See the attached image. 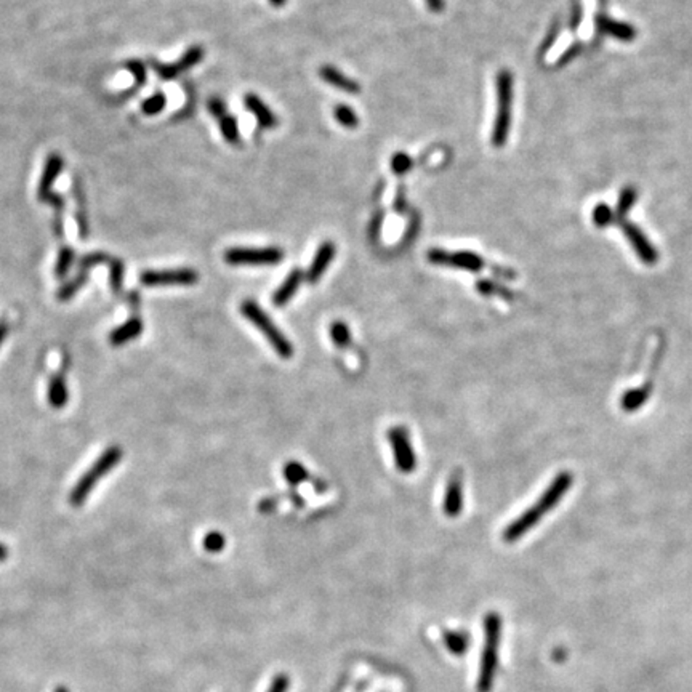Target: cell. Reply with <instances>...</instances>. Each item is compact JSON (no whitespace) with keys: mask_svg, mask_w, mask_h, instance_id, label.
Returning a JSON list of instances; mask_svg holds the SVG:
<instances>
[{"mask_svg":"<svg viewBox=\"0 0 692 692\" xmlns=\"http://www.w3.org/2000/svg\"><path fill=\"white\" fill-rule=\"evenodd\" d=\"M111 261H112V256H109L107 253H101V252L87 253L85 256H82L80 261H79V270L80 271H90L95 265H100V263L109 265Z\"/></svg>","mask_w":692,"mask_h":692,"instance_id":"8d00e7d4","label":"cell"},{"mask_svg":"<svg viewBox=\"0 0 692 692\" xmlns=\"http://www.w3.org/2000/svg\"><path fill=\"white\" fill-rule=\"evenodd\" d=\"M143 332V319L140 316H133L130 318L125 324L112 330L109 333V342L112 346H122L125 343L132 342V340L138 338Z\"/></svg>","mask_w":692,"mask_h":692,"instance_id":"ffe728a7","label":"cell"},{"mask_svg":"<svg viewBox=\"0 0 692 692\" xmlns=\"http://www.w3.org/2000/svg\"><path fill=\"white\" fill-rule=\"evenodd\" d=\"M495 97H497V109H495L491 143L494 148H503L508 141L513 100H515V79L508 69L499 71L495 77Z\"/></svg>","mask_w":692,"mask_h":692,"instance_id":"6da1fadb","label":"cell"},{"mask_svg":"<svg viewBox=\"0 0 692 692\" xmlns=\"http://www.w3.org/2000/svg\"><path fill=\"white\" fill-rule=\"evenodd\" d=\"M319 77L329 85L338 88L340 92L350 93V95H357L361 93V85L356 80L351 79L346 74H343L342 71L330 66V64H324L319 69Z\"/></svg>","mask_w":692,"mask_h":692,"instance_id":"2e32d148","label":"cell"},{"mask_svg":"<svg viewBox=\"0 0 692 692\" xmlns=\"http://www.w3.org/2000/svg\"><path fill=\"white\" fill-rule=\"evenodd\" d=\"M484 649L481 655V668L478 676V691L489 692L492 689L495 672L499 665V644L502 638V617L497 612H489L484 617Z\"/></svg>","mask_w":692,"mask_h":692,"instance_id":"7a4b0ae2","label":"cell"},{"mask_svg":"<svg viewBox=\"0 0 692 692\" xmlns=\"http://www.w3.org/2000/svg\"><path fill=\"white\" fill-rule=\"evenodd\" d=\"M125 68H127L129 71H132V73H133V76H135V85L132 88H130V90L124 92L121 95H117V97L114 98V101H117V103H121V101L127 100L130 97H133V95L136 92H138V88H141L146 83V68H145V64H143L141 61H138V59H130V61H127V64H125Z\"/></svg>","mask_w":692,"mask_h":692,"instance_id":"7402d4cb","label":"cell"},{"mask_svg":"<svg viewBox=\"0 0 692 692\" xmlns=\"http://www.w3.org/2000/svg\"><path fill=\"white\" fill-rule=\"evenodd\" d=\"M390 165H391V172L395 173V175H405V173L412 169L414 160L410 159L409 154L399 151L395 153V156L391 157Z\"/></svg>","mask_w":692,"mask_h":692,"instance_id":"e575fe53","label":"cell"},{"mask_svg":"<svg viewBox=\"0 0 692 692\" xmlns=\"http://www.w3.org/2000/svg\"><path fill=\"white\" fill-rule=\"evenodd\" d=\"M204 55H205L204 49H202L201 45H194V47H189V49L184 52V55L175 63L162 64L151 59V66L154 71H156V74L159 76L160 80H173L180 74L186 73V71H189L191 68H194L196 64H199Z\"/></svg>","mask_w":692,"mask_h":692,"instance_id":"9c48e42d","label":"cell"},{"mask_svg":"<svg viewBox=\"0 0 692 692\" xmlns=\"http://www.w3.org/2000/svg\"><path fill=\"white\" fill-rule=\"evenodd\" d=\"M649 391H651V383H646V386L625 393L622 399V407L626 410V412H633V410L641 407V405L646 402Z\"/></svg>","mask_w":692,"mask_h":692,"instance_id":"484cf974","label":"cell"},{"mask_svg":"<svg viewBox=\"0 0 692 692\" xmlns=\"http://www.w3.org/2000/svg\"><path fill=\"white\" fill-rule=\"evenodd\" d=\"M330 338L333 340V343L340 346V348H345V346H348L351 342L350 327L342 321H335L330 326Z\"/></svg>","mask_w":692,"mask_h":692,"instance_id":"1f68e13d","label":"cell"},{"mask_svg":"<svg viewBox=\"0 0 692 692\" xmlns=\"http://www.w3.org/2000/svg\"><path fill=\"white\" fill-rule=\"evenodd\" d=\"M582 20H583L582 4L580 2H575L574 7H572L571 21H569V28H571L572 32H577L578 31V28H580V25H582Z\"/></svg>","mask_w":692,"mask_h":692,"instance_id":"60d3db41","label":"cell"},{"mask_svg":"<svg viewBox=\"0 0 692 692\" xmlns=\"http://www.w3.org/2000/svg\"><path fill=\"white\" fill-rule=\"evenodd\" d=\"M284 476L292 486H298L302 481L308 479V471L303 468V465H300L298 462H290V463L285 465Z\"/></svg>","mask_w":692,"mask_h":692,"instance_id":"836d02e7","label":"cell"},{"mask_svg":"<svg viewBox=\"0 0 692 692\" xmlns=\"http://www.w3.org/2000/svg\"><path fill=\"white\" fill-rule=\"evenodd\" d=\"M109 268H111V271H109L111 290L117 295V294H121L122 285H124V261L119 260V258H112V261L109 263Z\"/></svg>","mask_w":692,"mask_h":692,"instance_id":"4dcf8cb0","label":"cell"},{"mask_svg":"<svg viewBox=\"0 0 692 692\" xmlns=\"http://www.w3.org/2000/svg\"><path fill=\"white\" fill-rule=\"evenodd\" d=\"M207 107H208V111H210V114L217 119L220 117H223L225 114H228V109H226V105L223 103V100H220V98H210L208 100V103H207Z\"/></svg>","mask_w":692,"mask_h":692,"instance_id":"ab89813d","label":"cell"},{"mask_svg":"<svg viewBox=\"0 0 692 692\" xmlns=\"http://www.w3.org/2000/svg\"><path fill=\"white\" fill-rule=\"evenodd\" d=\"M73 194L76 199V223L77 228H79V236L82 239H87L88 232H90V225H88V217H87V205H85V196H83V189L80 180L77 177H74L73 181Z\"/></svg>","mask_w":692,"mask_h":692,"instance_id":"44dd1931","label":"cell"},{"mask_svg":"<svg viewBox=\"0 0 692 692\" xmlns=\"http://www.w3.org/2000/svg\"><path fill=\"white\" fill-rule=\"evenodd\" d=\"M571 486H572V475L569 473V471L559 473L550 484V487H548L547 491L544 492V495H542L539 502L535 503V506L545 515L547 511H550L551 508H554V506L559 503L561 497H563V495L569 491Z\"/></svg>","mask_w":692,"mask_h":692,"instance_id":"7c38bea8","label":"cell"},{"mask_svg":"<svg viewBox=\"0 0 692 692\" xmlns=\"http://www.w3.org/2000/svg\"><path fill=\"white\" fill-rule=\"evenodd\" d=\"M333 117L345 129L354 130L359 125V117H357L353 107L348 105H337L335 109H333Z\"/></svg>","mask_w":692,"mask_h":692,"instance_id":"83f0119b","label":"cell"},{"mask_svg":"<svg viewBox=\"0 0 692 692\" xmlns=\"http://www.w3.org/2000/svg\"><path fill=\"white\" fill-rule=\"evenodd\" d=\"M443 510L449 518H457L463 510V476L460 471H455L447 481Z\"/></svg>","mask_w":692,"mask_h":692,"instance_id":"8fae6325","label":"cell"},{"mask_svg":"<svg viewBox=\"0 0 692 692\" xmlns=\"http://www.w3.org/2000/svg\"><path fill=\"white\" fill-rule=\"evenodd\" d=\"M428 261L439 266H452L457 270H465L471 273H478L484 268V260L481 255L468 250H458V252H447L444 249H431L428 252Z\"/></svg>","mask_w":692,"mask_h":692,"instance_id":"8992f818","label":"cell"},{"mask_svg":"<svg viewBox=\"0 0 692 692\" xmlns=\"http://www.w3.org/2000/svg\"><path fill=\"white\" fill-rule=\"evenodd\" d=\"M121 458H122V449L119 446H111L109 449L105 451V453H101L98 460L93 463V467L82 476L79 482L76 484V487L73 489V492H71L69 495L71 505L73 506L83 505V502H85L88 495H90L95 486H97V482L101 478H105V476L109 473L119 462H121Z\"/></svg>","mask_w":692,"mask_h":692,"instance_id":"3957f363","label":"cell"},{"mask_svg":"<svg viewBox=\"0 0 692 692\" xmlns=\"http://www.w3.org/2000/svg\"><path fill=\"white\" fill-rule=\"evenodd\" d=\"M592 220L596 228H606V226H609L616 222L617 218H616V212L612 210V207L609 204L599 202V204H596V207L593 208Z\"/></svg>","mask_w":692,"mask_h":692,"instance_id":"f1b7e54d","label":"cell"},{"mask_svg":"<svg viewBox=\"0 0 692 692\" xmlns=\"http://www.w3.org/2000/svg\"><path fill=\"white\" fill-rule=\"evenodd\" d=\"M165 105H167L165 95L157 92V93H154L153 97H149L148 100L143 101L141 111H143V114H146V116H156L164 109Z\"/></svg>","mask_w":692,"mask_h":692,"instance_id":"d6a6232c","label":"cell"},{"mask_svg":"<svg viewBox=\"0 0 692 692\" xmlns=\"http://www.w3.org/2000/svg\"><path fill=\"white\" fill-rule=\"evenodd\" d=\"M140 280L146 287H164V285H194L199 280V274L191 268L180 270L154 271L148 270L140 274Z\"/></svg>","mask_w":692,"mask_h":692,"instance_id":"52a82bcc","label":"cell"},{"mask_svg":"<svg viewBox=\"0 0 692 692\" xmlns=\"http://www.w3.org/2000/svg\"><path fill=\"white\" fill-rule=\"evenodd\" d=\"M87 279H88V271H79V274H77L74 279H71L69 282L61 285V289H59L58 294H56L58 300L59 302L71 300V298H73L77 292H79L83 285H85Z\"/></svg>","mask_w":692,"mask_h":692,"instance_id":"4316f807","label":"cell"},{"mask_svg":"<svg viewBox=\"0 0 692 692\" xmlns=\"http://www.w3.org/2000/svg\"><path fill=\"white\" fill-rule=\"evenodd\" d=\"M303 279H305V274H303L300 268H294V270L289 273V276L284 279V282L279 285L278 290L274 292V295H273L274 305L276 306L287 305V303L297 294V290L300 289Z\"/></svg>","mask_w":692,"mask_h":692,"instance_id":"ac0fdd59","label":"cell"},{"mask_svg":"<svg viewBox=\"0 0 692 692\" xmlns=\"http://www.w3.org/2000/svg\"><path fill=\"white\" fill-rule=\"evenodd\" d=\"M620 228H622L624 236L628 239L631 249H633L635 253L638 255V258H640L644 265L657 263L659 261L657 249L652 246L651 241L648 239V236L644 234L635 223L622 220V222H620Z\"/></svg>","mask_w":692,"mask_h":692,"instance_id":"30bf717a","label":"cell"},{"mask_svg":"<svg viewBox=\"0 0 692 692\" xmlns=\"http://www.w3.org/2000/svg\"><path fill=\"white\" fill-rule=\"evenodd\" d=\"M289 684H290L289 675H285V673H279V675L274 676L268 692H287Z\"/></svg>","mask_w":692,"mask_h":692,"instance_id":"f35d334b","label":"cell"},{"mask_svg":"<svg viewBox=\"0 0 692 692\" xmlns=\"http://www.w3.org/2000/svg\"><path fill=\"white\" fill-rule=\"evenodd\" d=\"M388 441L391 444L393 455H395L396 467L402 473H412L417 468V457L409 433L402 426H395L388 431Z\"/></svg>","mask_w":692,"mask_h":692,"instance_id":"ba28073f","label":"cell"},{"mask_svg":"<svg viewBox=\"0 0 692 692\" xmlns=\"http://www.w3.org/2000/svg\"><path fill=\"white\" fill-rule=\"evenodd\" d=\"M66 371H68V361H66V364L63 362L61 369H59V371L50 378L49 402L55 409H61L68 404L69 393H68V385H66Z\"/></svg>","mask_w":692,"mask_h":692,"instance_id":"d6986e66","label":"cell"},{"mask_svg":"<svg viewBox=\"0 0 692 692\" xmlns=\"http://www.w3.org/2000/svg\"><path fill=\"white\" fill-rule=\"evenodd\" d=\"M270 4L273 5V7L280 8V7H284L285 4H287V0H270Z\"/></svg>","mask_w":692,"mask_h":692,"instance_id":"7dc6e473","label":"cell"},{"mask_svg":"<svg viewBox=\"0 0 692 692\" xmlns=\"http://www.w3.org/2000/svg\"><path fill=\"white\" fill-rule=\"evenodd\" d=\"M559 29H561V28H559L558 23H554V25L551 26L550 31H548L547 37H545V40H544V44H542V47H540V55H545V53H548V50H550L551 47L554 45V42H556V39H558Z\"/></svg>","mask_w":692,"mask_h":692,"instance_id":"b9f144b4","label":"cell"},{"mask_svg":"<svg viewBox=\"0 0 692 692\" xmlns=\"http://www.w3.org/2000/svg\"><path fill=\"white\" fill-rule=\"evenodd\" d=\"M284 260V250L279 247H232L225 252V261L232 266H261V265H278Z\"/></svg>","mask_w":692,"mask_h":692,"instance_id":"5b68a950","label":"cell"},{"mask_svg":"<svg viewBox=\"0 0 692 692\" xmlns=\"http://www.w3.org/2000/svg\"><path fill=\"white\" fill-rule=\"evenodd\" d=\"M244 106L252 112L253 117L256 119V122L260 124V127L274 129L278 125L276 114H274L271 107L268 106L258 95L247 93L246 97H244Z\"/></svg>","mask_w":692,"mask_h":692,"instance_id":"e0dca14e","label":"cell"},{"mask_svg":"<svg viewBox=\"0 0 692 692\" xmlns=\"http://www.w3.org/2000/svg\"><path fill=\"white\" fill-rule=\"evenodd\" d=\"M74 256H76L74 250L71 247L63 246L61 249H59L56 266H55V276L58 279L66 278V274L71 270V265H73V261H74Z\"/></svg>","mask_w":692,"mask_h":692,"instance_id":"f546056e","label":"cell"},{"mask_svg":"<svg viewBox=\"0 0 692 692\" xmlns=\"http://www.w3.org/2000/svg\"><path fill=\"white\" fill-rule=\"evenodd\" d=\"M218 122L223 138L228 141L229 145H239L241 133H239V124H237V119L228 112V114L220 117Z\"/></svg>","mask_w":692,"mask_h":692,"instance_id":"d4e9b609","label":"cell"},{"mask_svg":"<svg viewBox=\"0 0 692 692\" xmlns=\"http://www.w3.org/2000/svg\"><path fill=\"white\" fill-rule=\"evenodd\" d=\"M241 313L252 322L256 329L261 330L265 338L273 346V350L276 351L280 357H285V359H287V357L294 354V346H292V343L289 342V338L278 329V326L274 324L270 316L261 309L258 303H255L253 300L242 302Z\"/></svg>","mask_w":692,"mask_h":692,"instance_id":"277c9868","label":"cell"},{"mask_svg":"<svg viewBox=\"0 0 692 692\" xmlns=\"http://www.w3.org/2000/svg\"><path fill=\"white\" fill-rule=\"evenodd\" d=\"M636 199H638V191L635 186H625L622 191H620L616 210H614L616 212V218L620 220V222L625 220L626 215H628L631 208H633Z\"/></svg>","mask_w":692,"mask_h":692,"instance_id":"cb8c5ba5","label":"cell"},{"mask_svg":"<svg viewBox=\"0 0 692 692\" xmlns=\"http://www.w3.org/2000/svg\"><path fill=\"white\" fill-rule=\"evenodd\" d=\"M55 692H69V689L64 688V686H58V688L55 689Z\"/></svg>","mask_w":692,"mask_h":692,"instance_id":"c3c4849f","label":"cell"},{"mask_svg":"<svg viewBox=\"0 0 692 692\" xmlns=\"http://www.w3.org/2000/svg\"><path fill=\"white\" fill-rule=\"evenodd\" d=\"M202 545H204V548L208 553H220L226 545L225 535L222 532H208L204 537Z\"/></svg>","mask_w":692,"mask_h":692,"instance_id":"74e56055","label":"cell"},{"mask_svg":"<svg viewBox=\"0 0 692 692\" xmlns=\"http://www.w3.org/2000/svg\"><path fill=\"white\" fill-rule=\"evenodd\" d=\"M425 2L428 5V8L434 11V13H439V11H443L446 7L444 0H425Z\"/></svg>","mask_w":692,"mask_h":692,"instance_id":"ee69618b","label":"cell"},{"mask_svg":"<svg viewBox=\"0 0 692 692\" xmlns=\"http://www.w3.org/2000/svg\"><path fill=\"white\" fill-rule=\"evenodd\" d=\"M443 640H444L446 648L449 649L453 655H463L465 652H467L468 644H470V638L467 633H463V631L444 630L443 631Z\"/></svg>","mask_w":692,"mask_h":692,"instance_id":"603a6c76","label":"cell"},{"mask_svg":"<svg viewBox=\"0 0 692 692\" xmlns=\"http://www.w3.org/2000/svg\"><path fill=\"white\" fill-rule=\"evenodd\" d=\"M335 253H337V247L332 241H326V242L321 244L318 250H316L314 258H313L311 265H309L308 271L305 274V278L309 284H316L322 276H324V273H326L327 268H329V265L332 263V260H333V256H335Z\"/></svg>","mask_w":692,"mask_h":692,"instance_id":"5bb4252c","label":"cell"},{"mask_svg":"<svg viewBox=\"0 0 692 692\" xmlns=\"http://www.w3.org/2000/svg\"><path fill=\"white\" fill-rule=\"evenodd\" d=\"M63 157L59 156L58 153H52L49 157H47V162L44 167V172H42V178L37 188V199L42 202H47V199L53 194V183L58 178L59 173L63 170Z\"/></svg>","mask_w":692,"mask_h":692,"instance_id":"9a60e30c","label":"cell"},{"mask_svg":"<svg viewBox=\"0 0 692 692\" xmlns=\"http://www.w3.org/2000/svg\"><path fill=\"white\" fill-rule=\"evenodd\" d=\"M476 289H478L482 295H494V294H499L500 297H503L506 298V300H511V292L508 289H505L502 287V285H499L497 282H492V280H486V279H481L478 284H476Z\"/></svg>","mask_w":692,"mask_h":692,"instance_id":"d590c367","label":"cell"},{"mask_svg":"<svg viewBox=\"0 0 692 692\" xmlns=\"http://www.w3.org/2000/svg\"><path fill=\"white\" fill-rule=\"evenodd\" d=\"M582 50V44H578V42H575V44H572L568 50H566L563 55H561L558 59H556V66H563V64L566 63H569L571 59H574L578 53H580Z\"/></svg>","mask_w":692,"mask_h":692,"instance_id":"7bdbcfd3","label":"cell"},{"mask_svg":"<svg viewBox=\"0 0 692 692\" xmlns=\"http://www.w3.org/2000/svg\"><path fill=\"white\" fill-rule=\"evenodd\" d=\"M8 335V324L5 319H0V345L4 343V340Z\"/></svg>","mask_w":692,"mask_h":692,"instance_id":"f6af8a7d","label":"cell"},{"mask_svg":"<svg viewBox=\"0 0 692 692\" xmlns=\"http://www.w3.org/2000/svg\"><path fill=\"white\" fill-rule=\"evenodd\" d=\"M596 31L604 35H611V37L622 40V42H633L636 39V29L628 25V23H622L617 20H612V18L607 16L606 13H598L595 20Z\"/></svg>","mask_w":692,"mask_h":692,"instance_id":"4fadbf2b","label":"cell"},{"mask_svg":"<svg viewBox=\"0 0 692 692\" xmlns=\"http://www.w3.org/2000/svg\"><path fill=\"white\" fill-rule=\"evenodd\" d=\"M7 558H8V548L5 547L4 544H0V563H2V561H5Z\"/></svg>","mask_w":692,"mask_h":692,"instance_id":"bcb514c9","label":"cell"}]
</instances>
